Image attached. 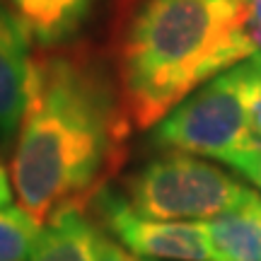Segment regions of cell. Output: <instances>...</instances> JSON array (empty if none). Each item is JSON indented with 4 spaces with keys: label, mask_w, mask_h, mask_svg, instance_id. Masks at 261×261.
<instances>
[{
    "label": "cell",
    "mask_w": 261,
    "mask_h": 261,
    "mask_svg": "<svg viewBox=\"0 0 261 261\" xmlns=\"http://www.w3.org/2000/svg\"><path fill=\"white\" fill-rule=\"evenodd\" d=\"M130 126L119 85L90 54H32L10 160L19 205L44 225L58 208L92 203L128 158Z\"/></svg>",
    "instance_id": "obj_1"
},
{
    "label": "cell",
    "mask_w": 261,
    "mask_h": 261,
    "mask_svg": "<svg viewBox=\"0 0 261 261\" xmlns=\"http://www.w3.org/2000/svg\"><path fill=\"white\" fill-rule=\"evenodd\" d=\"M261 51L247 0H140L116 48V85L136 128Z\"/></svg>",
    "instance_id": "obj_2"
},
{
    "label": "cell",
    "mask_w": 261,
    "mask_h": 261,
    "mask_svg": "<svg viewBox=\"0 0 261 261\" xmlns=\"http://www.w3.org/2000/svg\"><path fill=\"white\" fill-rule=\"evenodd\" d=\"M261 97V51L201 85L152 126V145L220 162L252 143V114Z\"/></svg>",
    "instance_id": "obj_3"
},
{
    "label": "cell",
    "mask_w": 261,
    "mask_h": 261,
    "mask_svg": "<svg viewBox=\"0 0 261 261\" xmlns=\"http://www.w3.org/2000/svg\"><path fill=\"white\" fill-rule=\"evenodd\" d=\"M244 189L208 160L167 150L130 174L126 201L138 213L160 220H211L232 208Z\"/></svg>",
    "instance_id": "obj_4"
},
{
    "label": "cell",
    "mask_w": 261,
    "mask_h": 261,
    "mask_svg": "<svg viewBox=\"0 0 261 261\" xmlns=\"http://www.w3.org/2000/svg\"><path fill=\"white\" fill-rule=\"evenodd\" d=\"M92 203L114 240L136 256L150 261H211L203 223L160 220L143 215L107 187L94 196Z\"/></svg>",
    "instance_id": "obj_5"
},
{
    "label": "cell",
    "mask_w": 261,
    "mask_h": 261,
    "mask_svg": "<svg viewBox=\"0 0 261 261\" xmlns=\"http://www.w3.org/2000/svg\"><path fill=\"white\" fill-rule=\"evenodd\" d=\"M29 37L0 3V138H12L19 128L27 102Z\"/></svg>",
    "instance_id": "obj_6"
},
{
    "label": "cell",
    "mask_w": 261,
    "mask_h": 261,
    "mask_svg": "<svg viewBox=\"0 0 261 261\" xmlns=\"http://www.w3.org/2000/svg\"><path fill=\"white\" fill-rule=\"evenodd\" d=\"M205 225L211 261H261V194L244 189L240 201Z\"/></svg>",
    "instance_id": "obj_7"
},
{
    "label": "cell",
    "mask_w": 261,
    "mask_h": 261,
    "mask_svg": "<svg viewBox=\"0 0 261 261\" xmlns=\"http://www.w3.org/2000/svg\"><path fill=\"white\" fill-rule=\"evenodd\" d=\"M32 44L58 48L83 29L97 0H0Z\"/></svg>",
    "instance_id": "obj_8"
},
{
    "label": "cell",
    "mask_w": 261,
    "mask_h": 261,
    "mask_svg": "<svg viewBox=\"0 0 261 261\" xmlns=\"http://www.w3.org/2000/svg\"><path fill=\"white\" fill-rule=\"evenodd\" d=\"M99 227L85 215V205H65L41 225L29 261H97Z\"/></svg>",
    "instance_id": "obj_9"
},
{
    "label": "cell",
    "mask_w": 261,
    "mask_h": 261,
    "mask_svg": "<svg viewBox=\"0 0 261 261\" xmlns=\"http://www.w3.org/2000/svg\"><path fill=\"white\" fill-rule=\"evenodd\" d=\"M41 232L37 223L22 205L0 208V261H29Z\"/></svg>",
    "instance_id": "obj_10"
},
{
    "label": "cell",
    "mask_w": 261,
    "mask_h": 261,
    "mask_svg": "<svg viewBox=\"0 0 261 261\" xmlns=\"http://www.w3.org/2000/svg\"><path fill=\"white\" fill-rule=\"evenodd\" d=\"M234 172H240L247 181H252L254 187L261 191V143L252 140L242 152H237L230 162H227Z\"/></svg>",
    "instance_id": "obj_11"
},
{
    "label": "cell",
    "mask_w": 261,
    "mask_h": 261,
    "mask_svg": "<svg viewBox=\"0 0 261 261\" xmlns=\"http://www.w3.org/2000/svg\"><path fill=\"white\" fill-rule=\"evenodd\" d=\"M97 261H138V256L128 252L121 242H114L112 237H107L102 230L97 240Z\"/></svg>",
    "instance_id": "obj_12"
},
{
    "label": "cell",
    "mask_w": 261,
    "mask_h": 261,
    "mask_svg": "<svg viewBox=\"0 0 261 261\" xmlns=\"http://www.w3.org/2000/svg\"><path fill=\"white\" fill-rule=\"evenodd\" d=\"M249 5V17H252V29L261 44V0H247Z\"/></svg>",
    "instance_id": "obj_13"
},
{
    "label": "cell",
    "mask_w": 261,
    "mask_h": 261,
    "mask_svg": "<svg viewBox=\"0 0 261 261\" xmlns=\"http://www.w3.org/2000/svg\"><path fill=\"white\" fill-rule=\"evenodd\" d=\"M10 184H12V181H10L8 172L0 167V208H3V205H8L10 201H12V191H15V189L10 187Z\"/></svg>",
    "instance_id": "obj_14"
},
{
    "label": "cell",
    "mask_w": 261,
    "mask_h": 261,
    "mask_svg": "<svg viewBox=\"0 0 261 261\" xmlns=\"http://www.w3.org/2000/svg\"><path fill=\"white\" fill-rule=\"evenodd\" d=\"M252 140H259L261 143V97L256 107H254V114H252Z\"/></svg>",
    "instance_id": "obj_15"
},
{
    "label": "cell",
    "mask_w": 261,
    "mask_h": 261,
    "mask_svg": "<svg viewBox=\"0 0 261 261\" xmlns=\"http://www.w3.org/2000/svg\"><path fill=\"white\" fill-rule=\"evenodd\" d=\"M145 261H150V259H145Z\"/></svg>",
    "instance_id": "obj_16"
}]
</instances>
